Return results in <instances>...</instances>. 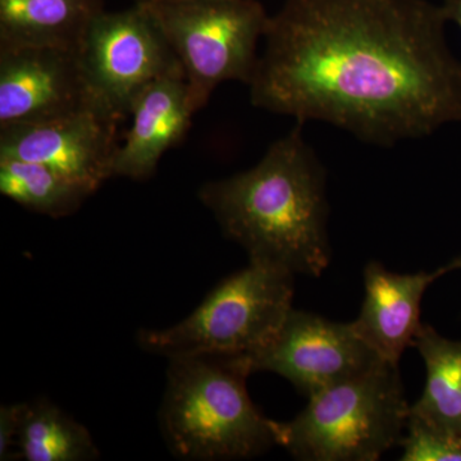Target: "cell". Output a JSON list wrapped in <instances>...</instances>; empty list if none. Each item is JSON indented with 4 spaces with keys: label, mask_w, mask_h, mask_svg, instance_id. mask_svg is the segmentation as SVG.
Segmentation results:
<instances>
[{
    "label": "cell",
    "mask_w": 461,
    "mask_h": 461,
    "mask_svg": "<svg viewBox=\"0 0 461 461\" xmlns=\"http://www.w3.org/2000/svg\"><path fill=\"white\" fill-rule=\"evenodd\" d=\"M429 0H285L251 77L254 107L379 147L461 121V62Z\"/></svg>",
    "instance_id": "1"
},
{
    "label": "cell",
    "mask_w": 461,
    "mask_h": 461,
    "mask_svg": "<svg viewBox=\"0 0 461 461\" xmlns=\"http://www.w3.org/2000/svg\"><path fill=\"white\" fill-rule=\"evenodd\" d=\"M400 446L402 461H461V442L409 414Z\"/></svg>",
    "instance_id": "17"
},
{
    "label": "cell",
    "mask_w": 461,
    "mask_h": 461,
    "mask_svg": "<svg viewBox=\"0 0 461 461\" xmlns=\"http://www.w3.org/2000/svg\"><path fill=\"white\" fill-rule=\"evenodd\" d=\"M290 421H276V444L306 461H375L400 445L411 406L399 366L381 362L309 396Z\"/></svg>",
    "instance_id": "4"
},
{
    "label": "cell",
    "mask_w": 461,
    "mask_h": 461,
    "mask_svg": "<svg viewBox=\"0 0 461 461\" xmlns=\"http://www.w3.org/2000/svg\"><path fill=\"white\" fill-rule=\"evenodd\" d=\"M0 193L35 213L60 218L78 211L95 191L50 167L0 158Z\"/></svg>",
    "instance_id": "16"
},
{
    "label": "cell",
    "mask_w": 461,
    "mask_h": 461,
    "mask_svg": "<svg viewBox=\"0 0 461 461\" xmlns=\"http://www.w3.org/2000/svg\"><path fill=\"white\" fill-rule=\"evenodd\" d=\"M241 357L251 375L276 373L308 397L384 362L353 321L339 323L294 308L266 345Z\"/></svg>",
    "instance_id": "8"
},
{
    "label": "cell",
    "mask_w": 461,
    "mask_h": 461,
    "mask_svg": "<svg viewBox=\"0 0 461 461\" xmlns=\"http://www.w3.org/2000/svg\"><path fill=\"white\" fill-rule=\"evenodd\" d=\"M251 375L241 355H184L169 359L160 430L180 459H248L276 444L275 420L249 396Z\"/></svg>",
    "instance_id": "3"
},
{
    "label": "cell",
    "mask_w": 461,
    "mask_h": 461,
    "mask_svg": "<svg viewBox=\"0 0 461 461\" xmlns=\"http://www.w3.org/2000/svg\"><path fill=\"white\" fill-rule=\"evenodd\" d=\"M326 169L303 123L247 171L206 182L199 199L250 260L320 277L330 260Z\"/></svg>",
    "instance_id": "2"
},
{
    "label": "cell",
    "mask_w": 461,
    "mask_h": 461,
    "mask_svg": "<svg viewBox=\"0 0 461 461\" xmlns=\"http://www.w3.org/2000/svg\"><path fill=\"white\" fill-rule=\"evenodd\" d=\"M294 273L250 260L206 295L184 321L165 330H142L139 345L151 354L242 355L262 348L293 311Z\"/></svg>",
    "instance_id": "5"
},
{
    "label": "cell",
    "mask_w": 461,
    "mask_h": 461,
    "mask_svg": "<svg viewBox=\"0 0 461 461\" xmlns=\"http://www.w3.org/2000/svg\"><path fill=\"white\" fill-rule=\"evenodd\" d=\"M455 266H456V269H461V257L456 258V259L454 260Z\"/></svg>",
    "instance_id": "20"
},
{
    "label": "cell",
    "mask_w": 461,
    "mask_h": 461,
    "mask_svg": "<svg viewBox=\"0 0 461 461\" xmlns=\"http://www.w3.org/2000/svg\"><path fill=\"white\" fill-rule=\"evenodd\" d=\"M456 271L454 262L435 272L395 273L371 262L364 269V300L353 321L357 333L381 359L399 364L412 346L423 323L420 305L427 288L446 273Z\"/></svg>",
    "instance_id": "11"
},
{
    "label": "cell",
    "mask_w": 461,
    "mask_h": 461,
    "mask_svg": "<svg viewBox=\"0 0 461 461\" xmlns=\"http://www.w3.org/2000/svg\"><path fill=\"white\" fill-rule=\"evenodd\" d=\"M93 108L77 50L0 48V129Z\"/></svg>",
    "instance_id": "10"
},
{
    "label": "cell",
    "mask_w": 461,
    "mask_h": 461,
    "mask_svg": "<svg viewBox=\"0 0 461 461\" xmlns=\"http://www.w3.org/2000/svg\"><path fill=\"white\" fill-rule=\"evenodd\" d=\"M180 60L194 111L204 108L218 85H249L269 18L258 0H145Z\"/></svg>",
    "instance_id": "6"
},
{
    "label": "cell",
    "mask_w": 461,
    "mask_h": 461,
    "mask_svg": "<svg viewBox=\"0 0 461 461\" xmlns=\"http://www.w3.org/2000/svg\"><path fill=\"white\" fill-rule=\"evenodd\" d=\"M118 121L94 108L0 129V158L39 163L96 191L113 177Z\"/></svg>",
    "instance_id": "9"
},
{
    "label": "cell",
    "mask_w": 461,
    "mask_h": 461,
    "mask_svg": "<svg viewBox=\"0 0 461 461\" xmlns=\"http://www.w3.org/2000/svg\"><path fill=\"white\" fill-rule=\"evenodd\" d=\"M16 446L18 456L27 461H91L99 457L86 427L47 400L23 403Z\"/></svg>",
    "instance_id": "15"
},
{
    "label": "cell",
    "mask_w": 461,
    "mask_h": 461,
    "mask_svg": "<svg viewBox=\"0 0 461 461\" xmlns=\"http://www.w3.org/2000/svg\"><path fill=\"white\" fill-rule=\"evenodd\" d=\"M412 346L426 366V386L411 414L461 442V341L423 324Z\"/></svg>",
    "instance_id": "14"
},
{
    "label": "cell",
    "mask_w": 461,
    "mask_h": 461,
    "mask_svg": "<svg viewBox=\"0 0 461 461\" xmlns=\"http://www.w3.org/2000/svg\"><path fill=\"white\" fill-rule=\"evenodd\" d=\"M439 5L446 21L456 23L461 30V0H444Z\"/></svg>",
    "instance_id": "19"
},
{
    "label": "cell",
    "mask_w": 461,
    "mask_h": 461,
    "mask_svg": "<svg viewBox=\"0 0 461 461\" xmlns=\"http://www.w3.org/2000/svg\"><path fill=\"white\" fill-rule=\"evenodd\" d=\"M78 62L90 105L113 120L130 115L149 84L184 74L162 30L141 3L99 12L78 45Z\"/></svg>",
    "instance_id": "7"
},
{
    "label": "cell",
    "mask_w": 461,
    "mask_h": 461,
    "mask_svg": "<svg viewBox=\"0 0 461 461\" xmlns=\"http://www.w3.org/2000/svg\"><path fill=\"white\" fill-rule=\"evenodd\" d=\"M102 0H0V48L77 50Z\"/></svg>",
    "instance_id": "13"
},
{
    "label": "cell",
    "mask_w": 461,
    "mask_h": 461,
    "mask_svg": "<svg viewBox=\"0 0 461 461\" xmlns=\"http://www.w3.org/2000/svg\"><path fill=\"white\" fill-rule=\"evenodd\" d=\"M195 113L184 74L149 84L130 111L131 127L115 154L113 177L150 178L162 157L189 131Z\"/></svg>",
    "instance_id": "12"
},
{
    "label": "cell",
    "mask_w": 461,
    "mask_h": 461,
    "mask_svg": "<svg viewBox=\"0 0 461 461\" xmlns=\"http://www.w3.org/2000/svg\"><path fill=\"white\" fill-rule=\"evenodd\" d=\"M23 403L0 408V460L11 459V448L17 445Z\"/></svg>",
    "instance_id": "18"
},
{
    "label": "cell",
    "mask_w": 461,
    "mask_h": 461,
    "mask_svg": "<svg viewBox=\"0 0 461 461\" xmlns=\"http://www.w3.org/2000/svg\"><path fill=\"white\" fill-rule=\"evenodd\" d=\"M145 2V0H135V3H142Z\"/></svg>",
    "instance_id": "21"
}]
</instances>
